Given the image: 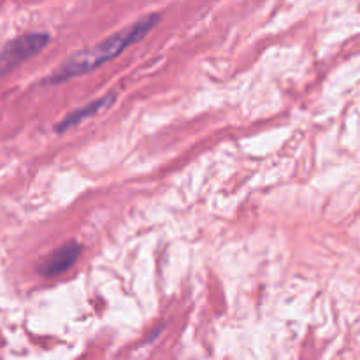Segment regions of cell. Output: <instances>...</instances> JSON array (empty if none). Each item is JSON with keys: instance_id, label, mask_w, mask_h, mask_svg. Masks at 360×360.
Wrapping results in <instances>:
<instances>
[{"instance_id": "cell-1", "label": "cell", "mask_w": 360, "mask_h": 360, "mask_svg": "<svg viewBox=\"0 0 360 360\" xmlns=\"http://www.w3.org/2000/svg\"><path fill=\"white\" fill-rule=\"evenodd\" d=\"M160 21V14H148V16L141 18L139 21H136L130 27L123 28V30L116 32L111 37L104 39L98 44L90 46L86 49H81V51L70 55L51 76L46 79V83L58 84L62 81L70 79L74 76H79V74L90 72V70L97 69L102 63L109 62L115 56H118L123 49L129 48L134 42L141 41L148 32L153 30L155 25Z\"/></svg>"}, {"instance_id": "cell-2", "label": "cell", "mask_w": 360, "mask_h": 360, "mask_svg": "<svg viewBox=\"0 0 360 360\" xmlns=\"http://www.w3.org/2000/svg\"><path fill=\"white\" fill-rule=\"evenodd\" d=\"M48 41L49 35L42 34V32H39V34L21 35V37L11 41L9 44L0 51V72H7V70H11L13 67L25 62V60L37 55L39 51L44 49Z\"/></svg>"}, {"instance_id": "cell-3", "label": "cell", "mask_w": 360, "mask_h": 360, "mask_svg": "<svg viewBox=\"0 0 360 360\" xmlns=\"http://www.w3.org/2000/svg\"><path fill=\"white\" fill-rule=\"evenodd\" d=\"M81 257V245L76 241H70L62 245L60 248L49 252L44 259L39 262L37 271L46 278L58 276V274L65 273L70 266L77 262Z\"/></svg>"}, {"instance_id": "cell-4", "label": "cell", "mask_w": 360, "mask_h": 360, "mask_svg": "<svg viewBox=\"0 0 360 360\" xmlns=\"http://www.w3.org/2000/svg\"><path fill=\"white\" fill-rule=\"evenodd\" d=\"M111 102H112V95H105V97L97 98V101L90 102V104H86L84 108L76 109V111L70 112V115L67 116V118L63 120L62 123H60L58 130H67V129H70V127L77 125V123L83 122V120L90 118V116H94V115H97V112L101 111L102 108L109 105Z\"/></svg>"}]
</instances>
